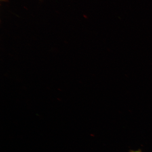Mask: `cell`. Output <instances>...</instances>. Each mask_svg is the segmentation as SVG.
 <instances>
[{
    "mask_svg": "<svg viewBox=\"0 0 152 152\" xmlns=\"http://www.w3.org/2000/svg\"><path fill=\"white\" fill-rule=\"evenodd\" d=\"M131 152H141V151H132Z\"/></svg>",
    "mask_w": 152,
    "mask_h": 152,
    "instance_id": "cell-1",
    "label": "cell"
},
{
    "mask_svg": "<svg viewBox=\"0 0 152 152\" xmlns=\"http://www.w3.org/2000/svg\"><path fill=\"white\" fill-rule=\"evenodd\" d=\"M1 1H6V0H1Z\"/></svg>",
    "mask_w": 152,
    "mask_h": 152,
    "instance_id": "cell-2",
    "label": "cell"
}]
</instances>
